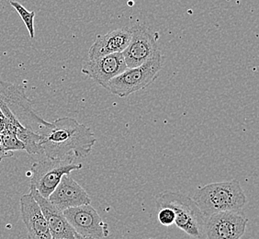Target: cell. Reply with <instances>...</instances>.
Wrapping results in <instances>:
<instances>
[{"instance_id": "obj_1", "label": "cell", "mask_w": 259, "mask_h": 239, "mask_svg": "<svg viewBox=\"0 0 259 239\" xmlns=\"http://www.w3.org/2000/svg\"><path fill=\"white\" fill-rule=\"evenodd\" d=\"M38 134L45 157L75 162L91 153L97 138L90 127L65 117L42 126Z\"/></svg>"}, {"instance_id": "obj_2", "label": "cell", "mask_w": 259, "mask_h": 239, "mask_svg": "<svg viewBox=\"0 0 259 239\" xmlns=\"http://www.w3.org/2000/svg\"><path fill=\"white\" fill-rule=\"evenodd\" d=\"M192 200L206 219L218 213L239 212L246 204V196L238 179L199 187Z\"/></svg>"}, {"instance_id": "obj_3", "label": "cell", "mask_w": 259, "mask_h": 239, "mask_svg": "<svg viewBox=\"0 0 259 239\" xmlns=\"http://www.w3.org/2000/svg\"><path fill=\"white\" fill-rule=\"evenodd\" d=\"M156 207L170 208L174 212L177 227L195 239L205 234L206 218L190 196L181 192L164 190L156 197Z\"/></svg>"}, {"instance_id": "obj_4", "label": "cell", "mask_w": 259, "mask_h": 239, "mask_svg": "<svg viewBox=\"0 0 259 239\" xmlns=\"http://www.w3.org/2000/svg\"><path fill=\"white\" fill-rule=\"evenodd\" d=\"M163 65V55L158 51L144 65L134 68H127L121 74L110 80L105 88L111 94L125 98L139 90L149 87L159 75Z\"/></svg>"}, {"instance_id": "obj_5", "label": "cell", "mask_w": 259, "mask_h": 239, "mask_svg": "<svg viewBox=\"0 0 259 239\" xmlns=\"http://www.w3.org/2000/svg\"><path fill=\"white\" fill-rule=\"evenodd\" d=\"M82 164L70 161L45 158L36 162L30 169V188L36 189L44 198L48 199L62 178L75 170H81Z\"/></svg>"}, {"instance_id": "obj_6", "label": "cell", "mask_w": 259, "mask_h": 239, "mask_svg": "<svg viewBox=\"0 0 259 239\" xmlns=\"http://www.w3.org/2000/svg\"><path fill=\"white\" fill-rule=\"evenodd\" d=\"M0 105L5 106L16 119L28 129L34 131L33 125H36L39 132L42 126L49 124L35 113L24 90L20 86L0 81Z\"/></svg>"}, {"instance_id": "obj_7", "label": "cell", "mask_w": 259, "mask_h": 239, "mask_svg": "<svg viewBox=\"0 0 259 239\" xmlns=\"http://www.w3.org/2000/svg\"><path fill=\"white\" fill-rule=\"evenodd\" d=\"M75 233L90 239H104L109 234L108 224L90 205H82L63 212Z\"/></svg>"}, {"instance_id": "obj_8", "label": "cell", "mask_w": 259, "mask_h": 239, "mask_svg": "<svg viewBox=\"0 0 259 239\" xmlns=\"http://www.w3.org/2000/svg\"><path fill=\"white\" fill-rule=\"evenodd\" d=\"M131 30L129 45L122 52L127 68L144 65L158 52L154 33L145 26H135Z\"/></svg>"}, {"instance_id": "obj_9", "label": "cell", "mask_w": 259, "mask_h": 239, "mask_svg": "<svg viewBox=\"0 0 259 239\" xmlns=\"http://www.w3.org/2000/svg\"><path fill=\"white\" fill-rule=\"evenodd\" d=\"M247 223V217L240 212L218 213L206 219L205 234L208 239H240Z\"/></svg>"}, {"instance_id": "obj_10", "label": "cell", "mask_w": 259, "mask_h": 239, "mask_svg": "<svg viewBox=\"0 0 259 239\" xmlns=\"http://www.w3.org/2000/svg\"><path fill=\"white\" fill-rule=\"evenodd\" d=\"M126 69L127 66L122 53H119L89 59L84 63L81 71L105 89L110 80Z\"/></svg>"}, {"instance_id": "obj_11", "label": "cell", "mask_w": 259, "mask_h": 239, "mask_svg": "<svg viewBox=\"0 0 259 239\" xmlns=\"http://www.w3.org/2000/svg\"><path fill=\"white\" fill-rule=\"evenodd\" d=\"M48 200L61 212L91 204L90 195L69 175H65Z\"/></svg>"}, {"instance_id": "obj_12", "label": "cell", "mask_w": 259, "mask_h": 239, "mask_svg": "<svg viewBox=\"0 0 259 239\" xmlns=\"http://www.w3.org/2000/svg\"><path fill=\"white\" fill-rule=\"evenodd\" d=\"M20 214L29 239H53L40 206L30 193L20 198Z\"/></svg>"}, {"instance_id": "obj_13", "label": "cell", "mask_w": 259, "mask_h": 239, "mask_svg": "<svg viewBox=\"0 0 259 239\" xmlns=\"http://www.w3.org/2000/svg\"><path fill=\"white\" fill-rule=\"evenodd\" d=\"M30 193L40 206L52 237L55 239H75V230L70 225L64 213L57 209L49 200L44 198L36 189L30 188Z\"/></svg>"}, {"instance_id": "obj_14", "label": "cell", "mask_w": 259, "mask_h": 239, "mask_svg": "<svg viewBox=\"0 0 259 239\" xmlns=\"http://www.w3.org/2000/svg\"><path fill=\"white\" fill-rule=\"evenodd\" d=\"M131 37V30L126 28L116 29L106 34L98 35L89 51V59L122 53L129 45Z\"/></svg>"}, {"instance_id": "obj_15", "label": "cell", "mask_w": 259, "mask_h": 239, "mask_svg": "<svg viewBox=\"0 0 259 239\" xmlns=\"http://www.w3.org/2000/svg\"><path fill=\"white\" fill-rule=\"evenodd\" d=\"M10 5L12 6L15 9L16 11L18 12V14L20 15L21 20L25 24L27 30L29 31L30 38L33 39L35 36L34 11H29V10H26L23 6L17 1H10Z\"/></svg>"}, {"instance_id": "obj_16", "label": "cell", "mask_w": 259, "mask_h": 239, "mask_svg": "<svg viewBox=\"0 0 259 239\" xmlns=\"http://www.w3.org/2000/svg\"><path fill=\"white\" fill-rule=\"evenodd\" d=\"M0 140L4 149L7 152L14 153V151L25 150V145L16 135L0 134Z\"/></svg>"}, {"instance_id": "obj_17", "label": "cell", "mask_w": 259, "mask_h": 239, "mask_svg": "<svg viewBox=\"0 0 259 239\" xmlns=\"http://www.w3.org/2000/svg\"><path fill=\"white\" fill-rule=\"evenodd\" d=\"M158 220L160 224H163L164 226H170L175 223L174 212L170 208H161L158 212Z\"/></svg>"}, {"instance_id": "obj_18", "label": "cell", "mask_w": 259, "mask_h": 239, "mask_svg": "<svg viewBox=\"0 0 259 239\" xmlns=\"http://www.w3.org/2000/svg\"><path fill=\"white\" fill-rule=\"evenodd\" d=\"M13 154H14V153H10V152L5 151L3 145H2V143H1V140H0V162L4 160V158L11 157Z\"/></svg>"}, {"instance_id": "obj_19", "label": "cell", "mask_w": 259, "mask_h": 239, "mask_svg": "<svg viewBox=\"0 0 259 239\" xmlns=\"http://www.w3.org/2000/svg\"><path fill=\"white\" fill-rule=\"evenodd\" d=\"M75 239H90V238H85V237H83V236H81V235H79V234H76V233H75Z\"/></svg>"}, {"instance_id": "obj_20", "label": "cell", "mask_w": 259, "mask_h": 239, "mask_svg": "<svg viewBox=\"0 0 259 239\" xmlns=\"http://www.w3.org/2000/svg\"><path fill=\"white\" fill-rule=\"evenodd\" d=\"M53 239H55V238H53Z\"/></svg>"}]
</instances>
